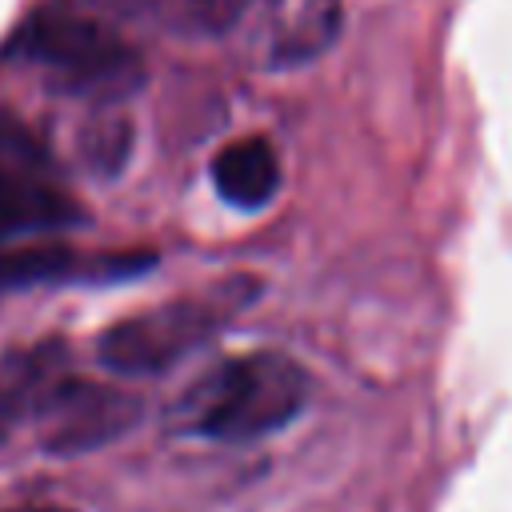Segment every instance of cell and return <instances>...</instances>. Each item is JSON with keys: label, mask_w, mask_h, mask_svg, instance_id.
<instances>
[{"label": "cell", "mask_w": 512, "mask_h": 512, "mask_svg": "<svg viewBox=\"0 0 512 512\" xmlns=\"http://www.w3.org/2000/svg\"><path fill=\"white\" fill-rule=\"evenodd\" d=\"M8 60L44 68L52 88L88 100H128L144 84L140 52L104 20L72 4L36 8L8 40Z\"/></svg>", "instance_id": "6da1fadb"}, {"label": "cell", "mask_w": 512, "mask_h": 512, "mask_svg": "<svg viewBox=\"0 0 512 512\" xmlns=\"http://www.w3.org/2000/svg\"><path fill=\"white\" fill-rule=\"evenodd\" d=\"M304 396L308 380L296 360L248 352L200 376L172 408V424L212 440H256L284 428L304 408Z\"/></svg>", "instance_id": "7a4b0ae2"}, {"label": "cell", "mask_w": 512, "mask_h": 512, "mask_svg": "<svg viewBox=\"0 0 512 512\" xmlns=\"http://www.w3.org/2000/svg\"><path fill=\"white\" fill-rule=\"evenodd\" d=\"M84 220L88 212L64 192L40 136L0 108V236L64 232Z\"/></svg>", "instance_id": "3957f363"}, {"label": "cell", "mask_w": 512, "mask_h": 512, "mask_svg": "<svg viewBox=\"0 0 512 512\" xmlns=\"http://www.w3.org/2000/svg\"><path fill=\"white\" fill-rule=\"evenodd\" d=\"M220 324L224 312L212 300H168L100 332L96 360L120 376H160L204 348Z\"/></svg>", "instance_id": "277c9868"}, {"label": "cell", "mask_w": 512, "mask_h": 512, "mask_svg": "<svg viewBox=\"0 0 512 512\" xmlns=\"http://www.w3.org/2000/svg\"><path fill=\"white\" fill-rule=\"evenodd\" d=\"M144 404L132 392H120L112 384L96 380H76L64 376L48 400L40 404L36 420L44 424V448L56 456H76L92 452L116 436H124L140 420Z\"/></svg>", "instance_id": "5b68a950"}, {"label": "cell", "mask_w": 512, "mask_h": 512, "mask_svg": "<svg viewBox=\"0 0 512 512\" xmlns=\"http://www.w3.org/2000/svg\"><path fill=\"white\" fill-rule=\"evenodd\" d=\"M64 376H68V352L56 340L4 356L0 360V436L20 420H36L40 404Z\"/></svg>", "instance_id": "8992f818"}, {"label": "cell", "mask_w": 512, "mask_h": 512, "mask_svg": "<svg viewBox=\"0 0 512 512\" xmlns=\"http://www.w3.org/2000/svg\"><path fill=\"white\" fill-rule=\"evenodd\" d=\"M212 184L224 204H232L240 212H260L272 204V196L280 188V160L268 148V140H260V136L232 140L212 160Z\"/></svg>", "instance_id": "52a82bcc"}, {"label": "cell", "mask_w": 512, "mask_h": 512, "mask_svg": "<svg viewBox=\"0 0 512 512\" xmlns=\"http://www.w3.org/2000/svg\"><path fill=\"white\" fill-rule=\"evenodd\" d=\"M340 36V0H292L268 44V64L292 68L320 56Z\"/></svg>", "instance_id": "ba28073f"}, {"label": "cell", "mask_w": 512, "mask_h": 512, "mask_svg": "<svg viewBox=\"0 0 512 512\" xmlns=\"http://www.w3.org/2000/svg\"><path fill=\"white\" fill-rule=\"evenodd\" d=\"M132 152V124L124 116H96L84 124L80 132V156H84V168L96 172V176H116L124 168Z\"/></svg>", "instance_id": "9c48e42d"}, {"label": "cell", "mask_w": 512, "mask_h": 512, "mask_svg": "<svg viewBox=\"0 0 512 512\" xmlns=\"http://www.w3.org/2000/svg\"><path fill=\"white\" fill-rule=\"evenodd\" d=\"M252 4H260V0H184V16H188L192 28L220 36V32H228Z\"/></svg>", "instance_id": "30bf717a"}, {"label": "cell", "mask_w": 512, "mask_h": 512, "mask_svg": "<svg viewBox=\"0 0 512 512\" xmlns=\"http://www.w3.org/2000/svg\"><path fill=\"white\" fill-rule=\"evenodd\" d=\"M4 512H68V508H56V504H20V508H4Z\"/></svg>", "instance_id": "8fae6325"}]
</instances>
